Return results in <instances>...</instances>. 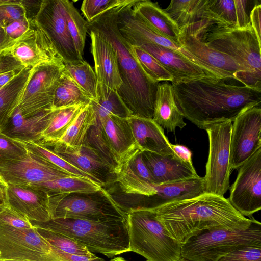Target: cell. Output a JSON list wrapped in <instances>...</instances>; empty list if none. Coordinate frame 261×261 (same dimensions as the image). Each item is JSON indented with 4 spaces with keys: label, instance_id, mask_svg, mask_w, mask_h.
Instances as JSON below:
<instances>
[{
    "label": "cell",
    "instance_id": "1",
    "mask_svg": "<svg viewBox=\"0 0 261 261\" xmlns=\"http://www.w3.org/2000/svg\"><path fill=\"white\" fill-rule=\"evenodd\" d=\"M241 83L227 78L171 84L183 117L205 129L216 123L233 122L244 110L260 106L261 92Z\"/></svg>",
    "mask_w": 261,
    "mask_h": 261
},
{
    "label": "cell",
    "instance_id": "2",
    "mask_svg": "<svg viewBox=\"0 0 261 261\" xmlns=\"http://www.w3.org/2000/svg\"><path fill=\"white\" fill-rule=\"evenodd\" d=\"M151 210L168 235L181 244L205 230L247 228L254 219L243 216L224 196L206 193Z\"/></svg>",
    "mask_w": 261,
    "mask_h": 261
},
{
    "label": "cell",
    "instance_id": "3",
    "mask_svg": "<svg viewBox=\"0 0 261 261\" xmlns=\"http://www.w3.org/2000/svg\"><path fill=\"white\" fill-rule=\"evenodd\" d=\"M124 8L106 12L89 24L106 37L116 53L122 81L117 92L123 102L133 115L152 118L159 83L144 72L132 54L130 44L119 30L118 15Z\"/></svg>",
    "mask_w": 261,
    "mask_h": 261
},
{
    "label": "cell",
    "instance_id": "4",
    "mask_svg": "<svg viewBox=\"0 0 261 261\" xmlns=\"http://www.w3.org/2000/svg\"><path fill=\"white\" fill-rule=\"evenodd\" d=\"M64 69V63L33 67L22 95L9 112L10 123L17 132L35 136L44 128L49 111L54 109V94Z\"/></svg>",
    "mask_w": 261,
    "mask_h": 261
},
{
    "label": "cell",
    "instance_id": "5",
    "mask_svg": "<svg viewBox=\"0 0 261 261\" xmlns=\"http://www.w3.org/2000/svg\"><path fill=\"white\" fill-rule=\"evenodd\" d=\"M30 222L35 227L67 235L85 246L91 252L109 258L130 252L126 219L94 221L59 218L43 222Z\"/></svg>",
    "mask_w": 261,
    "mask_h": 261
},
{
    "label": "cell",
    "instance_id": "6",
    "mask_svg": "<svg viewBox=\"0 0 261 261\" xmlns=\"http://www.w3.org/2000/svg\"><path fill=\"white\" fill-rule=\"evenodd\" d=\"M130 251L146 261H178L181 244L170 237L154 211L138 209L126 214Z\"/></svg>",
    "mask_w": 261,
    "mask_h": 261
},
{
    "label": "cell",
    "instance_id": "7",
    "mask_svg": "<svg viewBox=\"0 0 261 261\" xmlns=\"http://www.w3.org/2000/svg\"><path fill=\"white\" fill-rule=\"evenodd\" d=\"M192 33L211 48L230 57L261 82V42L251 25L239 29L210 23Z\"/></svg>",
    "mask_w": 261,
    "mask_h": 261
},
{
    "label": "cell",
    "instance_id": "8",
    "mask_svg": "<svg viewBox=\"0 0 261 261\" xmlns=\"http://www.w3.org/2000/svg\"><path fill=\"white\" fill-rule=\"evenodd\" d=\"M261 246V223L254 219L246 229H213L190 238L181 246V255L190 261H219L240 247Z\"/></svg>",
    "mask_w": 261,
    "mask_h": 261
},
{
    "label": "cell",
    "instance_id": "9",
    "mask_svg": "<svg viewBox=\"0 0 261 261\" xmlns=\"http://www.w3.org/2000/svg\"><path fill=\"white\" fill-rule=\"evenodd\" d=\"M51 219L73 218L94 221L125 220L126 215L110 196L105 198L78 194H48Z\"/></svg>",
    "mask_w": 261,
    "mask_h": 261
},
{
    "label": "cell",
    "instance_id": "10",
    "mask_svg": "<svg viewBox=\"0 0 261 261\" xmlns=\"http://www.w3.org/2000/svg\"><path fill=\"white\" fill-rule=\"evenodd\" d=\"M232 122L227 121L205 128L209 153L204 178L205 193L224 196L229 187L230 144Z\"/></svg>",
    "mask_w": 261,
    "mask_h": 261
},
{
    "label": "cell",
    "instance_id": "11",
    "mask_svg": "<svg viewBox=\"0 0 261 261\" xmlns=\"http://www.w3.org/2000/svg\"><path fill=\"white\" fill-rule=\"evenodd\" d=\"M64 261L36 227L18 228L0 223V260Z\"/></svg>",
    "mask_w": 261,
    "mask_h": 261
},
{
    "label": "cell",
    "instance_id": "12",
    "mask_svg": "<svg viewBox=\"0 0 261 261\" xmlns=\"http://www.w3.org/2000/svg\"><path fill=\"white\" fill-rule=\"evenodd\" d=\"M133 7L124 8L118 13L117 24L120 32L130 44L136 42H149L176 53L200 66L217 79H222L204 62L194 56L182 45L162 35L133 11Z\"/></svg>",
    "mask_w": 261,
    "mask_h": 261
},
{
    "label": "cell",
    "instance_id": "13",
    "mask_svg": "<svg viewBox=\"0 0 261 261\" xmlns=\"http://www.w3.org/2000/svg\"><path fill=\"white\" fill-rule=\"evenodd\" d=\"M231 204L244 216L261 209V148L238 168L230 189Z\"/></svg>",
    "mask_w": 261,
    "mask_h": 261
},
{
    "label": "cell",
    "instance_id": "14",
    "mask_svg": "<svg viewBox=\"0 0 261 261\" xmlns=\"http://www.w3.org/2000/svg\"><path fill=\"white\" fill-rule=\"evenodd\" d=\"M230 144V167L238 169L261 148L260 106L249 108L232 122Z\"/></svg>",
    "mask_w": 261,
    "mask_h": 261
},
{
    "label": "cell",
    "instance_id": "15",
    "mask_svg": "<svg viewBox=\"0 0 261 261\" xmlns=\"http://www.w3.org/2000/svg\"><path fill=\"white\" fill-rule=\"evenodd\" d=\"M34 20L47 35L63 62L82 60L77 55L69 33L62 0H42Z\"/></svg>",
    "mask_w": 261,
    "mask_h": 261
},
{
    "label": "cell",
    "instance_id": "16",
    "mask_svg": "<svg viewBox=\"0 0 261 261\" xmlns=\"http://www.w3.org/2000/svg\"><path fill=\"white\" fill-rule=\"evenodd\" d=\"M74 176L28 151L22 158L0 165V179L7 184L32 186Z\"/></svg>",
    "mask_w": 261,
    "mask_h": 261
},
{
    "label": "cell",
    "instance_id": "17",
    "mask_svg": "<svg viewBox=\"0 0 261 261\" xmlns=\"http://www.w3.org/2000/svg\"><path fill=\"white\" fill-rule=\"evenodd\" d=\"M179 30V40L182 46L204 62L222 78L234 79L245 85L247 74H249L261 85V82L248 72L230 57L211 48L200 37L186 28Z\"/></svg>",
    "mask_w": 261,
    "mask_h": 261
},
{
    "label": "cell",
    "instance_id": "18",
    "mask_svg": "<svg viewBox=\"0 0 261 261\" xmlns=\"http://www.w3.org/2000/svg\"><path fill=\"white\" fill-rule=\"evenodd\" d=\"M9 50L24 67L44 64H63L52 42L35 20L31 21L28 31Z\"/></svg>",
    "mask_w": 261,
    "mask_h": 261
},
{
    "label": "cell",
    "instance_id": "19",
    "mask_svg": "<svg viewBox=\"0 0 261 261\" xmlns=\"http://www.w3.org/2000/svg\"><path fill=\"white\" fill-rule=\"evenodd\" d=\"M105 145L115 166V175L139 149L127 118L110 115L101 124Z\"/></svg>",
    "mask_w": 261,
    "mask_h": 261
},
{
    "label": "cell",
    "instance_id": "20",
    "mask_svg": "<svg viewBox=\"0 0 261 261\" xmlns=\"http://www.w3.org/2000/svg\"><path fill=\"white\" fill-rule=\"evenodd\" d=\"M130 45L141 47L155 58L172 75V84L193 80L220 79L179 54L157 44L139 41Z\"/></svg>",
    "mask_w": 261,
    "mask_h": 261
},
{
    "label": "cell",
    "instance_id": "21",
    "mask_svg": "<svg viewBox=\"0 0 261 261\" xmlns=\"http://www.w3.org/2000/svg\"><path fill=\"white\" fill-rule=\"evenodd\" d=\"M89 33L97 82L117 91L121 85L122 81L116 53L100 32L89 25Z\"/></svg>",
    "mask_w": 261,
    "mask_h": 261
},
{
    "label": "cell",
    "instance_id": "22",
    "mask_svg": "<svg viewBox=\"0 0 261 261\" xmlns=\"http://www.w3.org/2000/svg\"><path fill=\"white\" fill-rule=\"evenodd\" d=\"M7 202L30 221L46 222L51 219L48 194L32 186L7 184Z\"/></svg>",
    "mask_w": 261,
    "mask_h": 261
},
{
    "label": "cell",
    "instance_id": "23",
    "mask_svg": "<svg viewBox=\"0 0 261 261\" xmlns=\"http://www.w3.org/2000/svg\"><path fill=\"white\" fill-rule=\"evenodd\" d=\"M52 150L63 159L100 181L104 186L111 174L115 173L109 163L89 143L72 148L57 143Z\"/></svg>",
    "mask_w": 261,
    "mask_h": 261
},
{
    "label": "cell",
    "instance_id": "24",
    "mask_svg": "<svg viewBox=\"0 0 261 261\" xmlns=\"http://www.w3.org/2000/svg\"><path fill=\"white\" fill-rule=\"evenodd\" d=\"M141 153L154 184L179 182L198 176L193 165L175 154H160L147 151H141Z\"/></svg>",
    "mask_w": 261,
    "mask_h": 261
},
{
    "label": "cell",
    "instance_id": "25",
    "mask_svg": "<svg viewBox=\"0 0 261 261\" xmlns=\"http://www.w3.org/2000/svg\"><path fill=\"white\" fill-rule=\"evenodd\" d=\"M137 146L141 151L160 154H175L164 129L152 118L132 115L127 117Z\"/></svg>",
    "mask_w": 261,
    "mask_h": 261
},
{
    "label": "cell",
    "instance_id": "26",
    "mask_svg": "<svg viewBox=\"0 0 261 261\" xmlns=\"http://www.w3.org/2000/svg\"><path fill=\"white\" fill-rule=\"evenodd\" d=\"M175 99L172 85L169 82L159 83L155 95L152 119L163 129L174 132L186 125Z\"/></svg>",
    "mask_w": 261,
    "mask_h": 261
},
{
    "label": "cell",
    "instance_id": "27",
    "mask_svg": "<svg viewBox=\"0 0 261 261\" xmlns=\"http://www.w3.org/2000/svg\"><path fill=\"white\" fill-rule=\"evenodd\" d=\"M89 106L95 118V124L90 130L96 135H101V124L109 115L127 118L133 115L116 90L99 83H97L96 98L90 100Z\"/></svg>",
    "mask_w": 261,
    "mask_h": 261
},
{
    "label": "cell",
    "instance_id": "28",
    "mask_svg": "<svg viewBox=\"0 0 261 261\" xmlns=\"http://www.w3.org/2000/svg\"><path fill=\"white\" fill-rule=\"evenodd\" d=\"M258 1L208 0V9L221 24L234 28L251 25L250 14Z\"/></svg>",
    "mask_w": 261,
    "mask_h": 261
},
{
    "label": "cell",
    "instance_id": "29",
    "mask_svg": "<svg viewBox=\"0 0 261 261\" xmlns=\"http://www.w3.org/2000/svg\"><path fill=\"white\" fill-rule=\"evenodd\" d=\"M132 8L139 17L159 33L181 44L178 27L158 3L149 0H140Z\"/></svg>",
    "mask_w": 261,
    "mask_h": 261
},
{
    "label": "cell",
    "instance_id": "30",
    "mask_svg": "<svg viewBox=\"0 0 261 261\" xmlns=\"http://www.w3.org/2000/svg\"><path fill=\"white\" fill-rule=\"evenodd\" d=\"M163 10L179 29L203 19L215 20L208 9V0H172Z\"/></svg>",
    "mask_w": 261,
    "mask_h": 261
},
{
    "label": "cell",
    "instance_id": "31",
    "mask_svg": "<svg viewBox=\"0 0 261 261\" xmlns=\"http://www.w3.org/2000/svg\"><path fill=\"white\" fill-rule=\"evenodd\" d=\"M85 106L77 105L55 109L38 143L46 147H52L62 137Z\"/></svg>",
    "mask_w": 261,
    "mask_h": 261
},
{
    "label": "cell",
    "instance_id": "32",
    "mask_svg": "<svg viewBox=\"0 0 261 261\" xmlns=\"http://www.w3.org/2000/svg\"><path fill=\"white\" fill-rule=\"evenodd\" d=\"M32 186L41 189L48 194H92L102 191L101 185L76 176L62 177Z\"/></svg>",
    "mask_w": 261,
    "mask_h": 261
},
{
    "label": "cell",
    "instance_id": "33",
    "mask_svg": "<svg viewBox=\"0 0 261 261\" xmlns=\"http://www.w3.org/2000/svg\"><path fill=\"white\" fill-rule=\"evenodd\" d=\"M94 124L95 118L89 103L82 109L57 143L72 148L83 146L89 143L88 132Z\"/></svg>",
    "mask_w": 261,
    "mask_h": 261
},
{
    "label": "cell",
    "instance_id": "34",
    "mask_svg": "<svg viewBox=\"0 0 261 261\" xmlns=\"http://www.w3.org/2000/svg\"><path fill=\"white\" fill-rule=\"evenodd\" d=\"M33 67H25L0 88V129L6 117L19 100L29 81Z\"/></svg>",
    "mask_w": 261,
    "mask_h": 261
},
{
    "label": "cell",
    "instance_id": "35",
    "mask_svg": "<svg viewBox=\"0 0 261 261\" xmlns=\"http://www.w3.org/2000/svg\"><path fill=\"white\" fill-rule=\"evenodd\" d=\"M90 99L64 69L56 89L53 107L58 109L77 105H87Z\"/></svg>",
    "mask_w": 261,
    "mask_h": 261
},
{
    "label": "cell",
    "instance_id": "36",
    "mask_svg": "<svg viewBox=\"0 0 261 261\" xmlns=\"http://www.w3.org/2000/svg\"><path fill=\"white\" fill-rule=\"evenodd\" d=\"M62 1L69 33L77 55L83 60L86 35L89 31V23L82 16L72 2L69 0Z\"/></svg>",
    "mask_w": 261,
    "mask_h": 261
},
{
    "label": "cell",
    "instance_id": "37",
    "mask_svg": "<svg viewBox=\"0 0 261 261\" xmlns=\"http://www.w3.org/2000/svg\"><path fill=\"white\" fill-rule=\"evenodd\" d=\"M18 140L30 153L46 160L71 175L85 178L92 180L102 186H103L100 181L70 164L55 153L49 147L37 142Z\"/></svg>",
    "mask_w": 261,
    "mask_h": 261
},
{
    "label": "cell",
    "instance_id": "38",
    "mask_svg": "<svg viewBox=\"0 0 261 261\" xmlns=\"http://www.w3.org/2000/svg\"><path fill=\"white\" fill-rule=\"evenodd\" d=\"M65 69L80 88L90 99L97 96V80L95 71L84 60L77 62H63Z\"/></svg>",
    "mask_w": 261,
    "mask_h": 261
},
{
    "label": "cell",
    "instance_id": "39",
    "mask_svg": "<svg viewBox=\"0 0 261 261\" xmlns=\"http://www.w3.org/2000/svg\"><path fill=\"white\" fill-rule=\"evenodd\" d=\"M36 228L39 233L50 244L64 252L90 258L96 257L85 246L67 235L46 229Z\"/></svg>",
    "mask_w": 261,
    "mask_h": 261
},
{
    "label": "cell",
    "instance_id": "40",
    "mask_svg": "<svg viewBox=\"0 0 261 261\" xmlns=\"http://www.w3.org/2000/svg\"><path fill=\"white\" fill-rule=\"evenodd\" d=\"M130 51L144 72L153 81L172 82L170 72L151 55L137 46L130 45Z\"/></svg>",
    "mask_w": 261,
    "mask_h": 261
},
{
    "label": "cell",
    "instance_id": "41",
    "mask_svg": "<svg viewBox=\"0 0 261 261\" xmlns=\"http://www.w3.org/2000/svg\"><path fill=\"white\" fill-rule=\"evenodd\" d=\"M140 0H84L81 10L88 23L102 14L121 8L133 7Z\"/></svg>",
    "mask_w": 261,
    "mask_h": 261
},
{
    "label": "cell",
    "instance_id": "42",
    "mask_svg": "<svg viewBox=\"0 0 261 261\" xmlns=\"http://www.w3.org/2000/svg\"><path fill=\"white\" fill-rule=\"evenodd\" d=\"M27 152L24 146L18 140L6 135L0 130V165L19 159Z\"/></svg>",
    "mask_w": 261,
    "mask_h": 261
},
{
    "label": "cell",
    "instance_id": "43",
    "mask_svg": "<svg viewBox=\"0 0 261 261\" xmlns=\"http://www.w3.org/2000/svg\"><path fill=\"white\" fill-rule=\"evenodd\" d=\"M23 19L28 18L22 0H0V26Z\"/></svg>",
    "mask_w": 261,
    "mask_h": 261
},
{
    "label": "cell",
    "instance_id": "44",
    "mask_svg": "<svg viewBox=\"0 0 261 261\" xmlns=\"http://www.w3.org/2000/svg\"><path fill=\"white\" fill-rule=\"evenodd\" d=\"M0 223L18 228L34 227L25 216L16 211L7 202H0Z\"/></svg>",
    "mask_w": 261,
    "mask_h": 261
},
{
    "label": "cell",
    "instance_id": "45",
    "mask_svg": "<svg viewBox=\"0 0 261 261\" xmlns=\"http://www.w3.org/2000/svg\"><path fill=\"white\" fill-rule=\"evenodd\" d=\"M219 261H261V246L248 245L240 247Z\"/></svg>",
    "mask_w": 261,
    "mask_h": 261
},
{
    "label": "cell",
    "instance_id": "46",
    "mask_svg": "<svg viewBox=\"0 0 261 261\" xmlns=\"http://www.w3.org/2000/svg\"><path fill=\"white\" fill-rule=\"evenodd\" d=\"M126 163L135 175L145 181L153 184L152 176L142 159L140 150L137 151Z\"/></svg>",
    "mask_w": 261,
    "mask_h": 261
},
{
    "label": "cell",
    "instance_id": "47",
    "mask_svg": "<svg viewBox=\"0 0 261 261\" xmlns=\"http://www.w3.org/2000/svg\"><path fill=\"white\" fill-rule=\"evenodd\" d=\"M31 21L28 19L14 21L4 28L7 35L14 43L29 29Z\"/></svg>",
    "mask_w": 261,
    "mask_h": 261
},
{
    "label": "cell",
    "instance_id": "48",
    "mask_svg": "<svg viewBox=\"0 0 261 261\" xmlns=\"http://www.w3.org/2000/svg\"><path fill=\"white\" fill-rule=\"evenodd\" d=\"M25 68L10 53L9 48L0 51V74Z\"/></svg>",
    "mask_w": 261,
    "mask_h": 261
},
{
    "label": "cell",
    "instance_id": "49",
    "mask_svg": "<svg viewBox=\"0 0 261 261\" xmlns=\"http://www.w3.org/2000/svg\"><path fill=\"white\" fill-rule=\"evenodd\" d=\"M250 20L258 41L261 42V4L256 5L251 10Z\"/></svg>",
    "mask_w": 261,
    "mask_h": 261
},
{
    "label": "cell",
    "instance_id": "50",
    "mask_svg": "<svg viewBox=\"0 0 261 261\" xmlns=\"http://www.w3.org/2000/svg\"><path fill=\"white\" fill-rule=\"evenodd\" d=\"M171 147L175 154L184 162L193 165L192 153L186 146L171 144Z\"/></svg>",
    "mask_w": 261,
    "mask_h": 261
},
{
    "label": "cell",
    "instance_id": "51",
    "mask_svg": "<svg viewBox=\"0 0 261 261\" xmlns=\"http://www.w3.org/2000/svg\"><path fill=\"white\" fill-rule=\"evenodd\" d=\"M14 43L11 41L3 27L0 26V51L10 48Z\"/></svg>",
    "mask_w": 261,
    "mask_h": 261
},
{
    "label": "cell",
    "instance_id": "52",
    "mask_svg": "<svg viewBox=\"0 0 261 261\" xmlns=\"http://www.w3.org/2000/svg\"><path fill=\"white\" fill-rule=\"evenodd\" d=\"M21 70L11 71L0 74V88L11 80Z\"/></svg>",
    "mask_w": 261,
    "mask_h": 261
},
{
    "label": "cell",
    "instance_id": "53",
    "mask_svg": "<svg viewBox=\"0 0 261 261\" xmlns=\"http://www.w3.org/2000/svg\"><path fill=\"white\" fill-rule=\"evenodd\" d=\"M7 184L0 179V201L2 202H7Z\"/></svg>",
    "mask_w": 261,
    "mask_h": 261
},
{
    "label": "cell",
    "instance_id": "54",
    "mask_svg": "<svg viewBox=\"0 0 261 261\" xmlns=\"http://www.w3.org/2000/svg\"><path fill=\"white\" fill-rule=\"evenodd\" d=\"M110 261H128L122 257H115L113 258Z\"/></svg>",
    "mask_w": 261,
    "mask_h": 261
},
{
    "label": "cell",
    "instance_id": "55",
    "mask_svg": "<svg viewBox=\"0 0 261 261\" xmlns=\"http://www.w3.org/2000/svg\"><path fill=\"white\" fill-rule=\"evenodd\" d=\"M0 261H27V260H22L19 259H6V260H0Z\"/></svg>",
    "mask_w": 261,
    "mask_h": 261
},
{
    "label": "cell",
    "instance_id": "56",
    "mask_svg": "<svg viewBox=\"0 0 261 261\" xmlns=\"http://www.w3.org/2000/svg\"><path fill=\"white\" fill-rule=\"evenodd\" d=\"M178 261H190V260H187V259H184L182 258H181L180 260H179Z\"/></svg>",
    "mask_w": 261,
    "mask_h": 261
},
{
    "label": "cell",
    "instance_id": "57",
    "mask_svg": "<svg viewBox=\"0 0 261 261\" xmlns=\"http://www.w3.org/2000/svg\"><path fill=\"white\" fill-rule=\"evenodd\" d=\"M1 202V201H0V202Z\"/></svg>",
    "mask_w": 261,
    "mask_h": 261
}]
</instances>
